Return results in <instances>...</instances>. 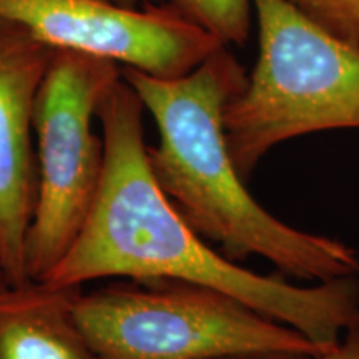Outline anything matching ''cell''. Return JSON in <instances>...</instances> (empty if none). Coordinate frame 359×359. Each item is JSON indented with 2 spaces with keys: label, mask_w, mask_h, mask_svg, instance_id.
<instances>
[{
  "label": "cell",
  "mask_w": 359,
  "mask_h": 359,
  "mask_svg": "<svg viewBox=\"0 0 359 359\" xmlns=\"http://www.w3.org/2000/svg\"><path fill=\"white\" fill-rule=\"evenodd\" d=\"M143 114L122 75L97 111L103 172L95 200L69 251L42 281L60 288L111 278L198 283L294 327L321 351L359 325L354 278L290 285L241 268L193 230L151 173Z\"/></svg>",
  "instance_id": "1"
},
{
  "label": "cell",
  "mask_w": 359,
  "mask_h": 359,
  "mask_svg": "<svg viewBox=\"0 0 359 359\" xmlns=\"http://www.w3.org/2000/svg\"><path fill=\"white\" fill-rule=\"evenodd\" d=\"M122 75L158 130V143L147 147L151 173L205 241L231 262L257 255L299 280L358 275L353 248L283 223L246 190L224 138V110L248 75L226 45L183 77L135 69H122Z\"/></svg>",
  "instance_id": "2"
},
{
  "label": "cell",
  "mask_w": 359,
  "mask_h": 359,
  "mask_svg": "<svg viewBox=\"0 0 359 359\" xmlns=\"http://www.w3.org/2000/svg\"><path fill=\"white\" fill-rule=\"evenodd\" d=\"M257 65L224 110V138L245 180L273 147L336 128H359V48L290 0H251Z\"/></svg>",
  "instance_id": "3"
},
{
  "label": "cell",
  "mask_w": 359,
  "mask_h": 359,
  "mask_svg": "<svg viewBox=\"0 0 359 359\" xmlns=\"http://www.w3.org/2000/svg\"><path fill=\"white\" fill-rule=\"evenodd\" d=\"M75 316L98 359H224L323 353L223 291L182 280H128L80 293Z\"/></svg>",
  "instance_id": "4"
},
{
  "label": "cell",
  "mask_w": 359,
  "mask_h": 359,
  "mask_svg": "<svg viewBox=\"0 0 359 359\" xmlns=\"http://www.w3.org/2000/svg\"><path fill=\"white\" fill-rule=\"evenodd\" d=\"M120 77L115 62L72 50H55L45 72L34 111L37 196L25 241L29 280L50 273L87 219L103 172V140L93 122Z\"/></svg>",
  "instance_id": "5"
},
{
  "label": "cell",
  "mask_w": 359,
  "mask_h": 359,
  "mask_svg": "<svg viewBox=\"0 0 359 359\" xmlns=\"http://www.w3.org/2000/svg\"><path fill=\"white\" fill-rule=\"evenodd\" d=\"M0 19L55 50L82 52L158 79H178L224 47L172 11L111 0H0Z\"/></svg>",
  "instance_id": "6"
},
{
  "label": "cell",
  "mask_w": 359,
  "mask_h": 359,
  "mask_svg": "<svg viewBox=\"0 0 359 359\" xmlns=\"http://www.w3.org/2000/svg\"><path fill=\"white\" fill-rule=\"evenodd\" d=\"M55 48L0 19V253L11 285L30 281L25 241L37 196L34 111Z\"/></svg>",
  "instance_id": "7"
},
{
  "label": "cell",
  "mask_w": 359,
  "mask_h": 359,
  "mask_svg": "<svg viewBox=\"0 0 359 359\" xmlns=\"http://www.w3.org/2000/svg\"><path fill=\"white\" fill-rule=\"evenodd\" d=\"M80 286H0V359H98L75 316Z\"/></svg>",
  "instance_id": "8"
},
{
  "label": "cell",
  "mask_w": 359,
  "mask_h": 359,
  "mask_svg": "<svg viewBox=\"0 0 359 359\" xmlns=\"http://www.w3.org/2000/svg\"><path fill=\"white\" fill-rule=\"evenodd\" d=\"M147 7L167 8L201 27L223 45H243L250 37L251 0H143Z\"/></svg>",
  "instance_id": "9"
},
{
  "label": "cell",
  "mask_w": 359,
  "mask_h": 359,
  "mask_svg": "<svg viewBox=\"0 0 359 359\" xmlns=\"http://www.w3.org/2000/svg\"><path fill=\"white\" fill-rule=\"evenodd\" d=\"M308 19L359 48V0H290Z\"/></svg>",
  "instance_id": "10"
},
{
  "label": "cell",
  "mask_w": 359,
  "mask_h": 359,
  "mask_svg": "<svg viewBox=\"0 0 359 359\" xmlns=\"http://www.w3.org/2000/svg\"><path fill=\"white\" fill-rule=\"evenodd\" d=\"M316 359H359V325L351 327L344 334V339H339Z\"/></svg>",
  "instance_id": "11"
},
{
  "label": "cell",
  "mask_w": 359,
  "mask_h": 359,
  "mask_svg": "<svg viewBox=\"0 0 359 359\" xmlns=\"http://www.w3.org/2000/svg\"><path fill=\"white\" fill-rule=\"evenodd\" d=\"M224 359H316L311 356H303V354H250V356H235V358H224Z\"/></svg>",
  "instance_id": "12"
},
{
  "label": "cell",
  "mask_w": 359,
  "mask_h": 359,
  "mask_svg": "<svg viewBox=\"0 0 359 359\" xmlns=\"http://www.w3.org/2000/svg\"><path fill=\"white\" fill-rule=\"evenodd\" d=\"M6 283H8V280L6 275V266H4V262H2V253H0V286L6 285Z\"/></svg>",
  "instance_id": "13"
},
{
  "label": "cell",
  "mask_w": 359,
  "mask_h": 359,
  "mask_svg": "<svg viewBox=\"0 0 359 359\" xmlns=\"http://www.w3.org/2000/svg\"><path fill=\"white\" fill-rule=\"evenodd\" d=\"M111 2H115V4H120V6H123V7H138V2H140V0H111Z\"/></svg>",
  "instance_id": "14"
}]
</instances>
